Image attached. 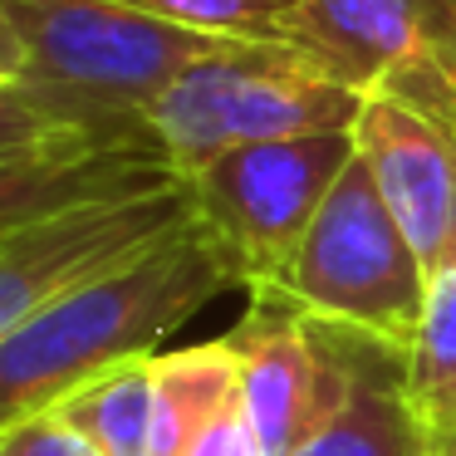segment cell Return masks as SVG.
I'll return each instance as SVG.
<instances>
[{"mask_svg": "<svg viewBox=\"0 0 456 456\" xmlns=\"http://www.w3.org/2000/svg\"><path fill=\"white\" fill-rule=\"evenodd\" d=\"M0 456H103V452L60 412H40L0 432Z\"/></svg>", "mask_w": 456, "mask_h": 456, "instance_id": "2e32d148", "label": "cell"}, {"mask_svg": "<svg viewBox=\"0 0 456 456\" xmlns=\"http://www.w3.org/2000/svg\"><path fill=\"white\" fill-rule=\"evenodd\" d=\"M187 221H197V197H191V182L177 177L158 191L94 201L0 240V338L79 280L123 265Z\"/></svg>", "mask_w": 456, "mask_h": 456, "instance_id": "ba28073f", "label": "cell"}, {"mask_svg": "<svg viewBox=\"0 0 456 456\" xmlns=\"http://www.w3.org/2000/svg\"><path fill=\"white\" fill-rule=\"evenodd\" d=\"M427 285L432 275L422 256L383 201L368 158L354 152L275 289H285L314 319L412 348L427 309Z\"/></svg>", "mask_w": 456, "mask_h": 456, "instance_id": "277c9868", "label": "cell"}, {"mask_svg": "<svg viewBox=\"0 0 456 456\" xmlns=\"http://www.w3.org/2000/svg\"><path fill=\"white\" fill-rule=\"evenodd\" d=\"M334 334L344 348V397L299 456H432L436 442L407 387V348L348 324H334Z\"/></svg>", "mask_w": 456, "mask_h": 456, "instance_id": "8fae6325", "label": "cell"}, {"mask_svg": "<svg viewBox=\"0 0 456 456\" xmlns=\"http://www.w3.org/2000/svg\"><path fill=\"white\" fill-rule=\"evenodd\" d=\"M182 172L152 148H113L99 138H60L0 152V240L94 201L158 191Z\"/></svg>", "mask_w": 456, "mask_h": 456, "instance_id": "30bf717a", "label": "cell"}, {"mask_svg": "<svg viewBox=\"0 0 456 456\" xmlns=\"http://www.w3.org/2000/svg\"><path fill=\"white\" fill-rule=\"evenodd\" d=\"M221 289H240V275L201 216L123 265L79 280L0 338V432L54 412L109 368L148 358Z\"/></svg>", "mask_w": 456, "mask_h": 456, "instance_id": "6da1fadb", "label": "cell"}, {"mask_svg": "<svg viewBox=\"0 0 456 456\" xmlns=\"http://www.w3.org/2000/svg\"><path fill=\"white\" fill-rule=\"evenodd\" d=\"M187 456H265V452H260L256 427H250V417H246V403L236 397V403H231L226 412H221L216 422L191 442Z\"/></svg>", "mask_w": 456, "mask_h": 456, "instance_id": "ac0fdd59", "label": "cell"}, {"mask_svg": "<svg viewBox=\"0 0 456 456\" xmlns=\"http://www.w3.org/2000/svg\"><path fill=\"white\" fill-rule=\"evenodd\" d=\"M432 456H456V432L452 436H442V442H436V452Z\"/></svg>", "mask_w": 456, "mask_h": 456, "instance_id": "ffe728a7", "label": "cell"}, {"mask_svg": "<svg viewBox=\"0 0 456 456\" xmlns=\"http://www.w3.org/2000/svg\"><path fill=\"white\" fill-rule=\"evenodd\" d=\"M250 309L226 344L240 358V403L265 456H299L344 397V348L329 319L299 309L285 289H246Z\"/></svg>", "mask_w": 456, "mask_h": 456, "instance_id": "52a82bcc", "label": "cell"}, {"mask_svg": "<svg viewBox=\"0 0 456 456\" xmlns=\"http://www.w3.org/2000/svg\"><path fill=\"white\" fill-rule=\"evenodd\" d=\"M0 94H5V84H0Z\"/></svg>", "mask_w": 456, "mask_h": 456, "instance_id": "44dd1931", "label": "cell"}, {"mask_svg": "<svg viewBox=\"0 0 456 456\" xmlns=\"http://www.w3.org/2000/svg\"><path fill=\"white\" fill-rule=\"evenodd\" d=\"M20 64H25L20 35H15L11 15H5V5H0V84H5V89H11L15 79H20Z\"/></svg>", "mask_w": 456, "mask_h": 456, "instance_id": "d6986e66", "label": "cell"}, {"mask_svg": "<svg viewBox=\"0 0 456 456\" xmlns=\"http://www.w3.org/2000/svg\"><path fill=\"white\" fill-rule=\"evenodd\" d=\"M407 387L432 442L456 432V265L427 285V309L407 348Z\"/></svg>", "mask_w": 456, "mask_h": 456, "instance_id": "5bb4252c", "label": "cell"}, {"mask_svg": "<svg viewBox=\"0 0 456 456\" xmlns=\"http://www.w3.org/2000/svg\"><path fill=\"white\" fill-rule=\"evenodd\" d=\"M289 45L363 99L456 128V0H305Z\"/></svg>", "mask_w": 456, "mask_h": 456, "instance_id": "8992f818", "label": "cell"}, {"mask_svg": "<svg viewBox=\"0 0 456 456\" xmlns=\"http://www.w3.org/2000/svg\"><path fill=\"white\" fill-rule=\"evenodd\" d=\"M354 128L246 142L211 158L191 182L197 216L226 246L240 289L280 285L319 207L354 162Z\"/></svg>", "mask_w": 456, "mask_h": 456, "instance_id": "5b68a950", "label": "cell"}, {"mask_svg": "<svg viewBox=\"0 0 456 456\" xmlns=\"http://www.w3.org/2000/svg\"><path fill=\"white\" fill-rule=\"evenodd\" d=\"M148 15L211 35V40H285L295 35L305 0H123Z\"/></svg>", "mask_w": 456, "mask_h": 456, "instance_id": "9a60e30c", "label": "cell"}, {"mask_svg": "<svg viewBox=\"0 0 456 456\" xmlns=\"http://www.w3.org/2000/svg\"><path fill=\"white\" fill-rule=\"evenodd\" d=\"M354 142L378 177V191L393 207L422 256L427 275L456 265V128L412 113L393 99H363Z\"/></svg>", "mask_w": 456, "mask_h": 456, "instance_id": "9c48e42d", "label": "cell"}, {"mask_svg": "<svg viewBox=\"0 0 456 456\" xmlns=\"http://www.w3.org/2000/svg\"><path fill=\"white\" fill-rule=\"evenodd\" d=\"M54 412L103 456H152V354L99 373Z\"/></svg>", "mask_w": 456, "mask_h": 456, "instance_id": "4fadbf2b", "label": "cell"}, {"mask_svg": "<svg viewBox=\"0 0 456 456\" xmlns=\"http://www.w3.org/2000/svg\"><path fill=\"white\" fill-rule=\"evenodd\" d=\"M240 397V358L226 334L152 354V456H187L191 442Z\"/></svg>", "mask_w": 456, "mask_h": 456, "instance_id": "7c38bea8", "label": "cell"}, {"mask_svg": "<svg viewBox=\"0 0 456 456\" xmlns=\"http://www.w3.org/2000/svg\"><path fill=\"white\" fill-rule=\"evenodd\" d=\"M20 35L25 103L113 148H152L148 113L182 74L226 40L182 30L123 0H0Z\"/></svg>", "mask_w": 456, "mask_h": 456, "instance_id": "7a4b0ae2", "label": "cell"}, {"mask_svg": "<svg viewBox=\"0 0 456 456\" xmlns=\"http://www.w3.org/2000/svg\"><path fill=\"white\" fill-rule=\"evenodd\" d=\"M60 138H94V133H79L69 123L40 113L35 103H25L15 89L0 94V152H15V148H40V142H60ZM103 142V138H99Z\"/></svg>", "mask_w": 456, "mask_h": 456, "instance_id": "e0dca14e", "label": "cell"}, {"mask_svg": "<svg viewBox=\"0 0 456 456\" xmlns=\"http://www.w3.org/2000/svg\"><path fill=\"white\" fill-rule=\"evenodd\" d=\"M363 94L338 84L314 54L285 40H226L197 60L148 113L162 158L197 177L246 142L354 128Z\"/></svg>", "mask_w": 456, "mask_h": 456, "instance_id": "3957f363", "label": "cell"}]
</instances>
